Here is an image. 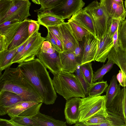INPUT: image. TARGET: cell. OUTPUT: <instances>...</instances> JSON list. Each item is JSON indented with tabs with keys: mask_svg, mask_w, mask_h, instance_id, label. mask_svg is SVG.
Segmentation results:
<instances>
[{
	"mask_svg": "<svg viewBox=\"0 0 126 126\" xmlns=\"http://www.w3.org/2000/svg\"><path fill=\"white\" fill-rule=\"evenodd\" d=\"M107 109L122 118L126 126V87L121 89Z\"/></svg>",
	"mask_w": 126,
	"mask_h": 126,
	"instance_id": "5bb4252c",
	"label": "cell"
},
{
	"mask_svg": "<svg viewBox=\"0 0 126 126\" xmlns=\"http://www.w3.org/2000/svg\"><path fill=\"white\" fill-rule=\"evenodd\" d=\"M82 49L79 65L95 61L99 42L97 38L92 34L84 36L80 41Z\"/></svg>",
	"mask_w": 126,
	"mask_h": 126,
	"instance_id": "ba28073f",
	"label": "cell"
},
{
	"mask_svg": "<svg viewBox=\"0 0 126 126\" xmlns=\"http://www.w3.org/2000/svg\"><path fill=\"white\" fill-rule=\"evenodd\" d=\"M31 4L29 0H13L6 14L0 19V24L14 20L21 22L27 19L31 16L29 10Z\"/></svg>",
	"mask_w": 126,
	"mask_h": 126,
	"instance_id": "52a82bcc",
	"label": "cell"
},
{
	"mask_svg": "<svg viewBox=\"0 0 126 126\" xmlns=\"http://www.w3.org/2000/svg\"><path fill=\"white\" fill-rule=\"evenodd\" d=\"M106 106L105 95L82 98L79 122H84Z\"/></svg>",
	"mask_w": 126,
	"mask_h": 126,
	"instance_id": "5b68a950",
	"label": "cell"
},
{
	"mask_svg": "<svg viewBox=\"0 0 126 126\" xmlns=\"http://www.w3.org/2000/svg\"><path fill=\"white\" fill-rule=\"evenodd\" d=\"M29 19L28 18L22 22L13 39L6 49L10 50L19 46L29 38Z\"/></svg>",
	"mask_w": 126,
	"mask_h": 126,
	"instance_id": "d6986e66",
	"label": "cell"
},
{
	"mask_svg": "<svg viewBox=\"0 0 126 126\" xmlns=\"http://www.w3.org/2000/svg\"><path fill=\"white\" fill-rule=\"evenodd\" d=\"M40 24L38 21L29 19L28 30L29 37L34 32L38 31Z\"/></svg>",
	"mask_w": 126,
	"mask_h": 126,
	"instance_id": "74e56055",
	"label": "cell"
},
{
	"mask_svg": "<svg viewBox=\"0 0 126 126\" xmlns=\"http://www.w3.org/2000/svg\"><path fill=\"white\" fill-rule=\"evenodd\" d=\"M70 18L78 22L97 38L93 20L90 15L84 9L73 15Z\"/></svg>",
	"mask_w": 126,
	"mask_h": 126,
	"instance_id": "603a6c76",
	"label": "cell"
},
{
	"mask_svg": "<svg viewBox=\"0 0 126 126\" xmlns=\"http://www.w3.org/2000/svg\"><path fill=\"white\" fill-rule=\"evenodd\" d=\"M110 32L104 37L99 40L95 58V61H96L105 63L113 47L112 37L110 36Z\"/></svg>",
	"mask_w": 126,
	"mask_h": 126,
	"instance_id": "ac0fdd59",
	"label": "cell"
},
{
	"mask_svg": "<svg viewBox=\"0 0 126 126\" xmlns=\"http://www.w3.org/2000/svg\"><path fill=\"white\" fill-rule=\"evenodd\" d=\"M33 34L18 47L15 54L13 58L19 54L22 51L31 39L32 36Z\"/></svg>",
	"mask_w": 126,
	"mask_h": 126,
	"instance_id": "ee69618b",
	"label": "cell"
},
{
	"mask_svg": "<svg viewBox=\"0 0 126 126\" xmlns=\"http://www.w3.org/2000/svg\"><path fill=\"white\" fill-rule=\"evenodd\" d=\"M14 126L9 120L0 119V126Z\"/></svg>",
	"mask_w": 126,
	"mask_h": 126,
	"instance_id": "7dc6e473",
	"label": "cell"
},
{
	"mask_svg": "<svg viewBox=\"0 0 126 126\" xmlns=\"http://www.w3.org/2000/svg\"><path fill=\"white\" fill-rule=\"evenodd\" d=\"M108 85L107 81L103 80L93 83L88 90V96H95L101 95L105 91Z\"/></svg>",
	"mask_w": 126,
	"mask_h": 126,
	"instance_id": "f546056e",
	"label": "cell"
},
{
	"mask_svg": "<svg viewBox=\"0 0 126 126\" xmlns=\"http://www.w3.org/2000/svg\"><path fill=\"white\" fill-rule=\"evenodd\" d=\"M13 0H0V19L6 14Z\"/></svg>",
	"mask_w": 126,
	"mask_h": 126,
	"instance_id": "8d00e7d4",
	"label": "cell"
},
{
	"mask_svg": "<svg viewBox=\"0 0 126 126\" xmlns=\"http://www.w3.org/2000/svg\"><path fill=\"white\" fill-rule=\"evenodd\" d=\"M19 47L11 50H8L6 49L0 52V75L3 70L10 67L12 64L11 61Z\"/></svg>",
	"mask_w": 126,
	"mask_h": 126,
	"instance_id": "83f0119b",
	"label": "cell"
},
{
	"mask_svg": "<svg viewBox=\"0 0 126 126\" xmlns=\"http://www.w3.org/2000/svg\"><path fill=\"white\" fill-rule=\"evenodd\" d=\"M53 75L54 89L66 100L74 97H85L82 87L75 74L61 71Z\"/></svg>",
	"mask_w": 126,
	"mask_h": 126,
	"instance_id": "3957f363",
	"label": "cell"
},
{
	"mask_svg": "<svg viewBox=\"0 0 126 126\" xmlns=\"http://www.w3.org/2000/svg\"><path fill=\"white\" fill-rule=\"evenodd\" d=\"M118 34V46L126 51V19L120 22Z\"/></svg>",
	"mask_w": 126,
	"mask_h": 126,
	"instance_id": "1f68e13d",
	"label": "cell"
},
{
	"mask_svg": "<svg viewBox=\"0 0 126 126\" xmlns=\"http://www.w3.org/2000/svg\"><path fill=\"white\" fill-rule=\"evenodd\" d=\"M25 101L19 95L9 91H0V115L7 114L8 111L17 103Z\"/></svg>",
	"mask_w": 126,
	"mask_h": 126,
	"instance_id": "9a60e30c",
	"label": "cell"
},
{
	"mask_svg": "<svg viewBox=\"0 0 126 126\" xmlns=\"http://www.w3.org/2000/svg\"><path fill=\"white\" fill-rule=\"evenodd\" d=\"M37 126H66V122L55 119L39 112L31 118Z\"/></svg>",
	"mask_w": 126,
	"mask_h": 126,
	"instance_id": "cb8c5ba5",
	"label": "cell"
},
{
	"mask_svg": "<svg viewBox=\"0 0 126 126\" xmlns=\"http://www.w3.org/2000/svg\"><path fill=\"white\" fill-rule=\"evenodd\" d=\"M107 110L108 115L106 121L96 126H126L122 118L112 112Z\"/></svg>",
	"mask_w": 126,
	"mask_h": 126,
	"instance_id": "f1b7e54d",
	"label": "cell"
},
{
	"mask_svg": "<svg viewBox=\"0 0 126 126\" xmlns=\"http://www.w3.org/2000/svg\"><path fill=\"white\" fill-rule=\"evenodd\" d=\"M51 32L53 37L55 39L58 47L61 51V52H63L64 51L63 47L62 42L52 32Z\"/></svg>",
	"mask_w": 126,
	"mask_h": 126,
	"instance_id": "bcb514c9",
	"label": "cell"
},
{
	"mask_svg": "<svg viewBox=\"0 0 126 126\" xmlns=\"http://www.w3.org/2000/svg\"><path fill=\"white\" fill-rule=\"evenodd\" d=\"M117 80L121 86L123 87H126V79L121 70H119L116 76Z\"/></svg>",
	"mask_w": 126,
	"mask_h": 126,
	"instance_id": "b9f144b4",
	"label": "cell"
},
{
	"mask_svg": "<svg viewBox=\"0 0 126 126\" xmlns=\"http://www.w3.org/2000/svg\"><path fill=\"white\" fill-rule=\"evenodd\" d=\"M32 1L36 4H40V0H31Z\"/></svg>",
	"mask_w": 126,
	"mask_h": 126,
	"instance_id": "681fc988",
	"label": "cell"
},
{
	"mask_svg": "<svg viewBox=\"0 0 126 126\" xmlns=\"http://www.w3.org/2000/svg\"><path fill=\"white\" fill-rule=\"evenodd\" d=\"M18 67L47 105L54 103L57 97L47 68L38 58L23 62Z\"/></svg>",
	"mask_w": 126,
	"mask_h": 126,
	"instance_id": "6da1fadb",
	"label": "cell"
},
{
	"mask_svg": "<svg viewBox=\"0 0 126 126\" xmlns=\"http://www.w3.org/2000/svg\"><path fill=\"white\" fill-rule=\"evenodd\" d=\"M36 56L53 74L62 70L60 52L57 50L45 53L40 50Z\"/></svg>",
	"mask_w": 126,
	"mask_h": 126,
	"instance_id": "7c38bea8",
	"label": "cell"
},
{
	"mask_svg": "<svg viewBox=\"0 0 126 126\" xmlns=\"http://www.w3.org/2000/svg\"><path fill=\"white\" fill-rule=\"evenodd\" d=\"M64 0H40L41 7L35 11L38 13L50 11Z\"/></svg>",
	"mask_w": 126,
	"mask_h": 126,
	"instance_id": "836d02e7",
	"label": "cell"
},
{
	"mask_svg": "<svg viewBox=\"0 0 126 126\" xmlns=\"http://www.w3.org/2000/svg\"><path fill=\"white\" fill-rule=\"evenodd\" d=\"M83 74L87 82L91 85L93 83L94 73L92 64L87 63L80 65Z\"/></svg>",
	"mask_w": 126,
	"mask_h": 126,
	"instance_id": "e575fe53",
	"label": "cell"
},
{
	"mask_svg": "<svg viewBox=\"0 0 126 126\" xmlns=\"http://www.w3.org/2000/svg\"><path fill=\"white\" fill-rule=\"evenodd\" d=\"M48 30L47 35L46 37V40L50 42L55 50L61 52V51L58 47L56 43L51 34L50 32Z\"/></svg>",
	"mask_w": 126,
	"mask_h": 126,
	"instance_id": "60d3db41",
	"label": "cell"
},
{
	"mask_svg": "<svg viewBox=\"0 0 126 126\" xmlns=\"http://www.w3.org/2000/svg\"><path fill=\"white\" fill-rule=\"evenodd\" d=\"M81 101L79 97H74L66 100L64 109L66 122L69 125L79 122V107Z\"/></svg>",
	"mask_w": 126,
	"mask_h": 126,
	"instance_id": "4fadbf2b",
	"label": "cell"
},
{
	"mask_svg": "<svg viewBox=\"0 0 126 126\" xmlns=\"http://www.w3.org/2000/svg\"><path fill=\"white\" fill-rule=\"evenodd\" d=\"M74 126H85V124L83 122H79L75 124V125Z\"/></svg>",
	"mask_w": 126,
	"mask_h": 126,
	"instance_id": "c3c4849f",
	"label": "cell"
},
{
	"mask_svg": "<svg viewBox=\"0 0 126 126\" xmlns=\"http://www.w3.org/2000/svg\"><path fill=\"white\" fill-rule=\"evenodd\" d=\"M115 1L122 5L123 4V0H113Z\"/></svg>",
	"mask_w": 126,
	"mask_h": 126,
	"instance_id": "f907efd6",
	"label": "cell"
},
{
	"mask_svg": "<svg viewBox=\"0 0 126 126\" xmlns=\"http://www.w3.org/2000/svg\"><path fill=\"white\" fill-rule=\"evenodd\" d=\"M59 26L63 39V51L74 52L76 44L78 41L73 35L68 22Z\"/></svg>",
	"mask_w": 126,
	"mask_h": 126,
	"instance_id": "e0dca14e",
	"label": "cell"
},
{
	"mask_svg": "<svg viewBox=\"0 0 126 126\" xmlns=\"http://www.w3.org/2000/svg\"><path fill=\"white\" fill-rule=\"evenodd\" d=\"M123 21L120 18H112L111 24L110 32L111 37H112L113 35L118 28L119 24L121 21Z\"/></svg>",
	"mask_w": 126,
	"mask_h": 126,
	"instance_id": "f35d334b",
	"label": "cell"
},
{
	"mask_svg": "<svg viewBox=\"0 0 126 126\" xmlns=\"http://www.w3.org/2000/svg\"><path fill=\"white\" fill-rule=\"evenodd\" d=\"M22 22L14 20L7 21L0 24L1 50H4L7 48L13 39Z\"/></svg>",
	"mask_w": 126,
	"mask_h": 126,
	"instance_id": "8fae6325",
	"label": "cell"
},
{
	"mask_svg": "<svg viewBox=\"0 0 126 126\" xmlns=\"http://www.w3.org/2000/svg\"><path fill=\"white\" fill-rule=\"evenodd\" d=\"M5 70L0 75V91H6L15 93L25 101L43 103L40 96L18 67H10Z\"/></svg>",
	"mask_w": 126,
	"mask_h": 126,
	"instance_id": "7a4b0ae2",
	"label": "cell"
},
{
	"mask_svg": "<svg viewBox=\"0 0 126 126\" xmlns=\"http://www.w3.org/2000/svg\"><path fill=\"white\" fill-rule=\"evenodd\" d=\"M107 115L106 106L83 122L86 126H96L105 122Z\"/></svg>",
	"mask_w": 126,
	"mask_h": 126,
	"instance_id": "4316f807",
	"label": "cell"
},
{
	"mask_svg": "<svg viewBox=\"0 0 126 126\" xmlns=\"http://www.w3.org/2000/svg\"><path fill=\"white\" fill-rule=\"evenodd\" d=\"M108 15L111 18H119L124 20L126 16V11L124 5L113 0H100L99 2Z\"/></svg>",
	"mask_w": 126,
	"mask_h": 126,
	"instance_id": "2e32d148",
	"label": "cell"
},
{
	"mask_svg": "<svg viewBox=\"0 0 126 126\" xmlns=\"http://www.w3.org/2000/svg\"><path fill=\"white\" fill-rule=\"evenodd\" d=\"M85 4L82 0H64L50 11L64 20L70 19L82 9Z\"/></svg>",
	"mask_w": 126,
	"mask_h": 126,
	"instance_id": "30bf717a",
	"label": "cell"
},
{
	"mask_svg": "<svg viewBox=\"0 0 126 126\" xmlns=\"http://www.w3.org/2000/svg\"><path fill=\"white\" fill-rule=\"evenodd\" d=\"M118 28L113 35L112 39L113 43V47L115 50H117L118 47Z\"/></svg>",
	"mask_w": 126,
	"mask_h": 126,
	"instance_id": "f6af8a7d",
	"label": "cell"
},
{
	"mask_svg": "<svg viewBox=\"0 0 126 126\" xmlns=\"http://www.w3.org/2000/svg\"><path fill=\"white\" fill-rule=\"evenodd\" d=\"M60 56L61 71L71 73H74L79 64L74 53L63 51L60 53Z\"/></svg>",
	"mask_w": 126,
	"mask_h": 126,
	"instance_id": "44dd1931",
	"label": "cell"
},
{
	"mask_svg": "<svg viewBox=\"0 0 126 126\" xmlns=\"http://www.w3.org/2000/svg\"><path fill=\"white\" fill-rule=\"evenodd\" d=\"M107 59L117 65L126 79V51L119 46L117 50L113 47Z\"/></svg>",
	"mask_w": 126,
	"mask_h": 126,
	"instance_id": "ffe728a7",
	"label": "cell"
},
{
	"mask_svg": "<svg viewBox=\"0 0 126 126\" xmlns=\"http://www.w3.org/2000/svg\"><path fill=\"white\" fill-rule=\"evenodd\" d=\"M37 16L40 25L46 28L59 25L65 22L64 19L50 11L38 13Z\"/></svg>",
	"mask_w": 126,
	"mask_h": 126,
	"instance_id": "7402d4cb",
	"label": "cell"
},
{
	"mask_svg": "<svg viewBox=\"0 0 126 126\" xmlns=\"http://www.w3.org/2000/svg\"><path fill=\"white\" fill-rule=\"evenodd\" d=\"M125 4L126 8V0H125Z\"/></svg>",
	"mask_w": 126,
	"mask_h": 126,
	"instance_id": "816d5d0a",
	"label": "cell"
},
{
	"mask_svg": "<svg viewBox=\"0 0 126 126\" xmlns=\"http://www.w3.org/2000/svg\"><path fill=\"white\" fill-rule=\"evenodd\" d=\"M42 103L29 101L19 102L10 109L7 114L10 118L16 116L31 118L39 112Z\"/></svg>",
	"mask_w": 126,
	"mask_h": 126,
	"instance_id": "9c48e42d",
	"label": "cell"
},
{
	"mask_svg": "<svg viewBox=\"0 0 126 126\" xmlns=\"http://www.w3.org/2000/svg\"><path fill=\"white\" fill-rule=\"evenodd\" d=\"M31 118L16 116L9 120L14 126H37Z\"/></svg>",
	"mask_w": 126,
	"mask_h": 126,
	"instance_id": "d6a6232c",
	"label": "cell"
},
{
	"mask_svg": "<svg viewBox=\"0 0 126 126\" xmlns=\"http://www.w3.org/2000/svg\"><path fill=\"white\" fill-rule=\"evenodd\" d=\"M72 33L79 41H82L84 37L90 32L76 21L70 18L68 21Z\"/></svg>",
	"mask_w": 126,
	"mask_h": 126,
	"instance_id": "484cf974",
	"label": "cell"
},
{
	"mask_svg": "<svg viewBox=\"0 0 126 126\" xmlns=\"http://www.w3.org/2000/svg\"><path fill=\"white\" fill-rule=\"evenodd\" d=\"M121 85H118L116 76L114 75L110 80V85L106 89V108L110 105L113 99L121 90Z\"/></svg>",
	"mask_w": 126,
	"mask_h": 126,
	"instance_id": "d4e9b609",
	"label": "cell"
},
{
	"mask_svg": "<svg viewBox=\"0 0 126 126\" xmlns=\"http://www.w3.org/2000/svg\"><path fill=\"white\" fill-rule=\"evenodd\" d=\"M46 40V38L42 36L38 31L34 32L22 51L13 59L12 64H19L35 58L41 48L43 42Z\"/></svg>",
	"mask_w": 126,
	"mask_h": 126,
	"instance_id": "8992f818",
	"label": "cell"
},
{
	"mask_svg": "<svg viewBox=\"0 0 126 126\" xmlns=\"http://www.w3.org/2000/svg\"><path fill=\"white\" fill-rule=\"evenodd\" d=\"M75 74L80 81L83 89L85 97L88 96V90L91 85L87 81L84 77L80 69V65H79L75 72Z\"/></svg>",
	"mask_w": 126,
	"mask_h": 126,
	"instance_id": "d590c367",
	"label": "cell"
},
{
	"mask_svg": "<svg viewBox=\"0 0 126 126\" xmlns=\"http://www.w3.org/2000/svg\"><path fill=\"white\" fill-rule=\"evenodd\" d=\"M46 28L47 30L52 32L60 40L63 45L62 37L60 30L59 25L49 26Z\"/></svg>",
	"mask_w": 126,
	"mask_h": 126,
	"instance_id": "ab89813d",
	"label": "cell"
},
{
	"mask_svg": "<svg viewBox=\"0 0 126 126\" xmlns=\"http://www.w3.org/2000/svg\"><path fill=\"white\" fill-rule=\"evenodd\" d=\"M84 9L93 19L97 38L100 40L110 31L112 18L97 0L93 1Z\"/></svg>",
	"mask_w": 126,
	"mask_h": 126,
	"instance_id": "277c9868",
	"label": "cell"
},
{
	"mask_svg": "<svg viewBox=\"0 0 126 126\" xmlns=\"http://www.w3.org/2000/svg\"></svg>",
	"mask_w": 126,
	"mask_h": 126,
	"instance_id": "f5cc1de1",
	"label": "cell"
},
{
	"mask_svg": "<svg viewBox=\"0 0 126 126\" xmlns=\"http://www.w3.org/2000/svg\"><path fill=\"white\" fill-rule=\"evenodd\" d=\"M81 52L82 49L81 46L79 41H78L76 44L75 51L73 53L77 58L79 64Z\"/></svg>",
	"mask_w": 126,
	"mask_h": 126,
	"instance_id": "7bdbcfd3",
	"label": "cell"
},
{
	"mask_svg": "<svg viewBox=\"0 0 126 126\" xmlns=\"http://www.w3.org/2000/svg\"><path fill=\"white\" fill-rule=\"evenodd\" d=\"M114 63L111 60H108L106 63L98 69L94 74L93 82H95L103 80L104 76L112 68Z\"/></svg>",
	"mask_w": 126,
	"mask_h": 126,
	"instance_id": "4dcf8cb0",
	"label": "cell"
}]
</instances>
